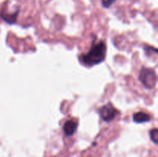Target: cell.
<instances>
[{"instance_id": "obj_1", "label": "cell", "mask_w": 158, "mask_h": 157, "mask_svg": "<svg viewBox=\"0 0 158 157\" xmlns=\"http://www.w3.org/2000/svg\"><path fill=\"white\" fill-rule=\"evenodd\" d=\"M106 53V46L104 42L101 41L97 44L93 45L89 52L81 55L80 60L87 66H95L104 61Z\"/></svg>"}, {"instance_id": "obj_2", "label": "cell", "mask_w": 158, "mask_h": 157, "mask_svg": "<svg viewBox=\"0 0 158 157\" xmlns=\"http://www.w3.org/2000/svg\"><path fill=\"white\" fill-rule=\"evenodd\" d=\"M139 80L147 89H152L157 84V77L152 69L142 67L139 74Z\"/></svg>"}, {"instance_id": "obj_3", "label": "cell", "mask_w": 158, "mask_h": 157, "mask_svg": "<svg viewBox=\"0 0 158 157\" xmlns=\"http://www.w3.org/2000/svg\"><path fill=\"white\" fill-rule=\"evenodd\" d=\"M100 117L104 120L105 122L112 121L116 116H117V109L110 103L101 106L98 110Z\"/></svg>"}, {"instance_id": "obj_4", "label": "cell", "mask_w": 158, "mask_h": 157, "mask_svg": "<svg viewBox=\"0 0 158 157\" xmlns=\"http://www.w3.org/2000/svg\"><path fill=\"white\" fill-rule=\"evenodd\" d=\"M78 123L74 120H68L63 125V132L66 136H72L77 129Z\"/></svg>"}, {"instance_id": "obj_5", "label": "cell", "mask_w": 158, "mask_h": 157, "mask_svg": "<svg viewBox=\"0 0 158 157\" xmlns=\"http://www.w3.org/2000/svg\"><path fill=\"white\" fill-rule=\"evenodd\" d=\"M151 117L150 116L149 114L143 112H136L133 115V120L136 123H148L151 121Z\"/></svg>"}, {"instance_id": "obj_6", "label": "cell", "mask_w": 158, "mask_h": 157, "mask_svg": "<svg viewBox=\"0 0 158 157\" xmlns=\"http://www.w3.org/2000/svg\"><path fill=\"white\" fill-rule=\"evenodd\" d=\"M19 11L14 12L12 14H8V13H2L1 17L2 18V19H4L6 22H8L9 24H13L16 22V18L18 16Z\"/></svg>"}, {"instance_id": "obj_7", "label": "cell", "mask_w": 158, "mask_h": 157, "mask_svg": "<svg viewBox=\"0 0 158 157\" xmlns=\"http://www.w3.org/2000/svg\"><path fill=\"white\" fill-rule=\"evenodd\" d=\"M150 138L151 141L155 144L158 145V129L157 128H154L149 132Z\"/></svg>"}, {"instance_id": "obj_8", "label": "cell", "mask_w": 158, "mask_h": 157, "mask_svg": "<svg viewBox=\"0 0 158 157\" xmlns=\"http://www.w3.org/2000/svg\"><path fill=\"white\" fill-rule=\"evenodd\" d=\"M116 0H101L102 5L104 8H109L115 2Z\"/></svg>"}, {"instance_id": "obj_9", "label": "cell", "mask_w": 158, "mask_h": 157, "mask_svg": "<svg viewBox=\"0 0 158 157\" xmlns=\"http://www.w3.org/2000/svg\"><path fill=\"white\" fill-rule=\"evenodd\" d=\"M144 50L146 53H151V52H154L158 55V49L152 47V46H145Z\"/></svg>"}]
</instances>
